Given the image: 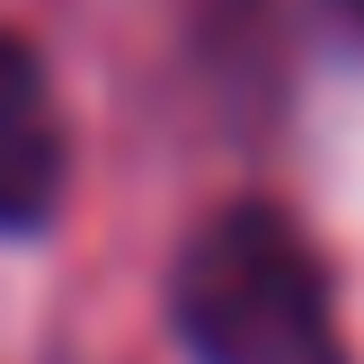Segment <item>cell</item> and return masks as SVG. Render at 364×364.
<instances>
[{
    "label": "cell",
    "mask_w": 364,
    "mask_h": 364,
    "mask_svg": "<svg viewBox=\"0 0 364 364\" xmlns=\"http://www.w3.org/2000/svg\"><path fill=\"white\" fill-rule=\"evenodd\" d=\"M169 320L196 364H347L329 276L276 205H231L187 240Z\"/></svg>",
    "instance_id": "6da1fadb"
},
{
    "label": "cell",
    "mask_w": 364,
    "mask_h": 364,
    "mask_svg": "<svg viewBox=\"0 0 364 364\" xmlns=\"http://www.w3.org/2000/svg\"><path fill=\"white\" fill-rule=\"evenodd\" d=\"M63 196V116H53L45 63L0 36V231H36Z\"/></svg>",
    "instance_id": "7a4b0ae2"
},
{
    "label": "cell",
    "mask_w": 364,
    "mask_h": 364,
    "mask_svg": "<svg viewBox=\"0 0 364 364\" xmlns=\"http://www.w3.org/2000/svg\"><path fill=\"white\" fill-rule=\"evenodd\" d=\"M355 18H364V0H355Z\"/></svg>",
    "instance_id": "3957f363"
}]
</instances>
